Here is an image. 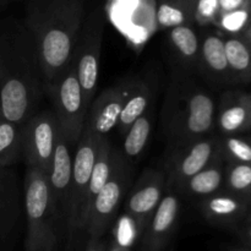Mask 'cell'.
<instances>
[{"mask_svg":"<svg viewBox=\"0 0 251 251\" xmlns=\"http://www.w3.org/2000/svg\"><path fill=\"white\" fill-rule=\"evenodd\" d=\"M46 97L43 70L24 22L0 31V115L24 126Z\"/></svg>","mask_w":251,"mask_h":251,"instance_id":"cell-1","label":"cell"},{"mask_svg":"<svg viewBox=\"0 0 251 251\" xmlns=\"http://www.w3.org/2000/svg\"><path fill=\"white\" fill-rule=\"evenodd\" d=\"M86 0H28L24 25L36 48L46 93L73 66Z\"/></svg>","mask_w":251,"mask_h":251,"instance_id":"cell-2","label":"cell"},{"mask_svg":"<svg viewBox=\"0 0 251 251\" xmlns=\"http://www.w3.org/2000/svg\"><path fill=\"white\" fill-rule=\"evenodd\" d=\"M217 105L212 96L184 74H176L167 88L162 126L169 149L211 136Z\"/></svg>","mask_w":251,"mask_h":251,"instance_id":"cell-3","label":"cell"},{"mask_svg":"<svg viewBox=\"0 0 251 251\" xmlns=\"http://www.w3.org/2000/svg\"><path fill=\"white\" fill-rule=\"evenodd\" d=\"M26 217L25 251H59L65 221L49 189L46 174L27 167L24 178Z\"/></svg>","mask_w":251,"mask_h":251,"instance_id":"cell-4","label":"cell"},{"mask_svg":"<svg viewBox=\"0 0 251 251\" xmlns=\"http://www.w3.org/2000/svg\"><path fill=\"white\" fill-rule=\"evenodd\" d=\"M131 181V166L122 151L113 150L112 171L107 183L96 196L85 226L87 240H98L105 237L117 218L124 202Z\"/></svg>","mask_w":251,"mask_h":251,"instance_id":"cell-5","label":"cell"},{"mask_svg":"<svg viewBox=\"0 0 251 251\" xmlns=\"http://www.w3.org/2000/svg\"><path fill=\"white\" fill-rule=\"evenodd\" d=\"M102 136L92 134L85 127L73 156V176L66 217L65 240L70 249L78 234H85L86 194L97 157Z\"/></svg>","mask_w":251,"mask_h":251,"instance_id":"cell-6","label":"cell"},{"mask_svg":"<svg viewBox=\"0 0 251 251\" xmlns=\"http://www.w3.org/2000/svg\"><path fill=\"white\" fill-rule=\"evenodd\" d=\"M105 20V12L102 7H97L85 17L76 47L74 64L87 110L96 97L98 86Z\"/></svg>","mask_w":251,"mask_h":251,"instance_id":"cell-7","label":"cell"},{"mask_svg":"<svg viewBox=\"0 0 251 251\" xmlns=\"http://www.w3.org/2000/svg\"><path fill=\"white\" fill-rule=\"evenodd\" d=\"M46 97L53 103V112L66 142L70 147H76L85 129L88 110L76 75L75 64L47 91Z\"/></svg>","mask_w":251,"mask_h":251,"instance_id":"cell-8","label":"cell"},{"mask_svg":"<svg viewBox=\"0 0 251 251\" xmlns=\"http://www.w3.org/2000/svg\"><path fill=\"white\" fill-rule=\"evenodd\" d=\"M104 12L134 49H141L158 29L156 0H107Z\"/></svg>","mask_w":251,"mask_h":251,"instance_id":"cell-9","label":"cell"},{"mask_svg":"<svg viewBox=\"0 0 251 251\" xmlns=\"http://www.w3.org/2000/svg\"><path fill=\"white\" fill-rule=\"evenodd\" d=\"M24 230V183L14 167H0V251L16 250Z\"/></svg>","mask_w":251,"mask_h":251,"instance_id":"cell-10","label":"cell"},{"mask_svg":"<svg viewBox=\"0 0 251 251\" xmlns=\"http://www.w3.org/2000/svg\"><path fill=\"white\" fill-rule=\"evenodd\" d=\"M60 135V126L53 110L37 112L22 126V158L47 176L54 150Z\"/></svg>","mask_w":251,"mask_h":251,"instance_id":"cell-11","label":"cell"},{"mask_svg":"<svg viewBox=\"0 0 251 251\" xmlns=\"http://www.w3.org/2000/svg\"><path fill=\"white\" fill-rule=\"evenodd\" d=\"M218 154L220 142L218 137L213 136L169 149L163 172L167 186L176 191L188 179L206 168Z\"/></svg>","mask_w":251,"mask_h":251,"instance_id":"cell-12","label":"cell"},{"mask_svg":"<svg viewBox=\"0 0 251 251\" xmlns=\"http://www.w3.org/2000/svg\"><path fill=\"white\" fill-rule=\"evenodd\" d=\"M136 82L135 80H124L93 98L86 118V129L97 136L107 137L117 127L125 102L134 91Z\"/></svg>","mask_w":251,"mask_h":251,"instance_id":"cell-13","label":"cell"},{"mask_svg":"<svg viewBox=\"0 0 251 251\" xmlns=\"http://www.w3.org/2000/svg\"><path fill=\"white\" fill-rule=\"evenodd\" d=\"M166 189L167 180L163 172L150 168L142 173L139 180L127 191L124 200V211L139 222L144 232L161 202Z\"/></svg>","mask_w":251,"mask_h":251,"instance_id":"cell-14","label":"cell"},{"mask_svg":"<svg viewBox=\"0 0 251 251\" xmlns=\"http://www.w3.org/2000/svg\"><path fill=\"white\" fill-rule=\"evenodd\" d=\"M180 210L178 193L167 186L161 202L152 215L144 234L141 251H163L176 227Z\"/></svg>","mask_w":251,"mask_h":251,"instance_id":"cell-15","label":"cell"},{"mask_svg":"<svg viewBox=\"0 0 251 251\" xmlns=\"http://www.w3.org/2000/svg\"><path fill=\"white\" fill-rule=\"evenodd\" d=\"M203 218L217 227H234L245 220L251 210V201L239 198L223 189L200 200Z\"/></svg>","mask_w":251,"mask_h":251,"instance_id":"cell-16","label":"cell"},{"mask_svg":"<svg viewBox=\"0 0 251 251\" xmlns=\"http://www.w3.org/2000/svg\"><path fill=\"white\" fill-rule=\"evenodd\" d=\"M71 147L66 142L65 137L61 134L59 135L58 142H56L55 150H54L53 158H51L50 167L47 173V180H48L49 189L63 215L65 221L66 228V217H68L69 207V196H70L71 176H73V154L70 152Z\"/></svg>","mask_w":251,"mask_h":251,"instance_id":"cell-17","label":"cell"},{"mask_svg":"<svg viewBox=\"0 0 251 251\" xmlns=\"http://www.w3.org/2000/svg\"><path fill=\"white\" fill-rule=\"evenodd\" d=\"M198 69L216 83L233 82L222 34L207 31L200 37Z\"/></svg>","mask_w":251,"mask_h":251,"instance_id":"cell-18","label":"cell"},{"mask_svg":"<svg viewBox=\"0 0 251 251\" xmlns=\"http://www.w3.org/2000/svg\"><path fill=\"white\" fill-rule=\"evenodd\" d=\"M216 126L222 135H238L251 129L249 93H225L216 113Z\"/></svg>","mask_w":251,"mask_h":251,"instance_id":"cell-19","label":"cell"},{"mask_svg":"<svg viewBox=\"0 0 251 251\" xmlns=\"http://www.w3.org/2000/svg\"><path fill=\"white\" fill-rule=\"evenodd\" d=\"M225 158L220 152V154L206 168L188 179L176 191L190 198H198L202 200L225 189Z\"/></svg>","mask_w":251,"mask_h":251,"instance_id":"cell-20","label":"cell"},{"mask_svg":"<svg viewBox=\"0 0 251 251\" xmlns=\"http://www.w3.org/2000/svg\"><path fill=\"white\" fill-rule=\"evenodd\" d=\"M169 44L183 68L198 69L200 37L194 25H181L169 29Z\"/></svg>","mask_w":251,"mask_h":251,"instance_id":"cell-21","label":"cell"},{"mask_svg":"<svg viewBox=\"0 0 251 251\" xmlns=\"http://www.w3.org/2000/svg\"><path fill=\"white\" fill-rule=\"evenodd\" d=\"M153 124L154 113L153 108L151 107L125 132L123 149L120 151L130 164L137 161L146 150L152 131H153Z\"/></svg>","mask_w":251,"mask_h":251,"instance_id":"cell-22","label":"cell"},{"mask_svg":"<svg viewBox=\"0 0 251 251\" xmlns=\"http://www.w3.org/2000/svg\"><path fill=\"white\" fill-rule=\"evenodd\" d=\"M225 47L233 82H250L251 44L242 36H227Z\"/></svg>","mask_w":251,"mask_h":251,"instance_id":"cell-23","label":"cell"},{"mask_svg":"<svg viewBox=\"0 0 251 251\" xmlns=\"http://www.w3.org/2000/svg\"><path fill=\"white\" fill-rule=\"evenodd\" d=\"M152 98H153V88L151 87V85L145 81H137L134 91L125 102L118 122L117 129L120 134L125 135L127 129L152 107Z\"/></svg>","mask_w":251,"mask_h":251,"instance_id":"cell-24","label":"cell"},{"mask_svg":"<svg viewBox=\"0 0 251 251\" xmlns=\"http://www.w3.org/2000/svg\"><path fill=\"white\" fill-rule=\"evenodd\" d=\"M196 0H158L157 28L171 29L181 25H194Z\"/></svg>","mask_w":251,"mask_h":251,"instance_id":"cell-25","label":"cell"},{"mask_svg":"<svg viewBox=\"0 0 251 251\" xmlns=\"http://www.w3.org/2000/svg\"><path fill=\"white\" fill-rule=\"evenodd\" d=\"M22 158V126L0 115V167H14Z\"/></svg>","mask_w":251,"mask_h":251,"instance_id":"cell-26","label":"cell"},{"mask_svg":"<svg viewBox=\"0 0 251 251\" xmlns=\"http://www.w3.org/2000/svg\"><path fill=\"white\" fill-rule=\"evenodd\" d=\"M225 190L251 201V164L227 162L225 172Z\"/></svg>","mask_w":251,"mask_h":251,"instance_id":"cell-27","label":"cell"},{"mask_svg":"<svg viewBox=\"0 0 251 251\" xmlns=\"http://www.w3.org/2000/svg\"><path fill=\"white\" fill-rule=\"evenodd\" d=\"M110 229H112L110 242L127 250H132L134 245L136 244L137 240L141 239L144 233L139 222L125 211L122 215L117 216Z\"/></svg>","mask_w":251,"mask_h":251,"instance_id":"cell-28","label":"cell"},{"mask_svg":"<svg viewBox=\"0 0 251 251\" xmlns=\"http://www.w3.org/2000/svg\"><path fill=\"white\" fill-rule=\"evenodd\" d=\"M220 152L225 161L251 164V142L237 135H222L218 137Z\"/></svg>","mask_w":251,"mask_h":251,"instance_id":"cell-29","label":"cell"},{"mask_svg":"<svg viewBox=\"0 0 251 251\" xmlns=\"http://www.w3.org/2000/svg\"><path fill=\"white\" fill-rule=\"evenodd\" d=\"M250 21V6H247L235 10V11L221 14L213 26L217 27L220 31L227 33L228 36H240L245 31Z\"/></svg>","mask_w":251,"mask_h":251,"instance_id":"cell-30","label":"cell"},{"mask_svg":"<svg viewBox=\"0 0 251 251\" xmlns=\"http://www.w3.org/2000/svg\"><path fill=\"white\" fill-rule=\"evenodd\" d=\"M220 16V0H196L194 22L199 26L215 25Z\"/></svg>","mask_w":251,"mask_h":251,"instance_id":"cell-31","label":"cell"},{"mask_svg":"<svg viewBox=\"0 0 251 251\" xmlns=\"http://www.w3.org/2000/svg\"><path fill=\"white\" fill-rule=\"evenodd\" d=\"M250 6V0H220V15Z\"/></svg>","mask_w":251,"mask_h":251,"instance_id":"cell-32","label":"cell"},{"mask_svg":"<svg viewBox=\"0 0 251 251\" xmlns=\"http://www.w3.org/2000/svg\"><path fill=\"white\" fill-rule=\"evenodd\" d=\"M239 235L247 249L251 250V216H247L239 228Z\"/></svg>","mask_w":251,"mask_h":251,"instance_id":"cell-33","label":"cell"},{"mask_svg":"<svg viewBox=\"0 0 251 251\" xmlns=\"http://www.w3.org/2000/svg\"><path fill=\"white\" fill-rule=\"evenodd\" d=\"M108 250V240L105 238L98 240H87L86 248L83 251H107Z\"/></svg>","mask_w":251,"mask_h":251,"instance_id":"cell-34","label":"cell"},{"mask_svg":"<svg viewBox=\"0 0 251 251\" xmlns=\"http://www.w3.org/2000/svg\"><path fill=\"white\" fill-rule=\"evenodd\" d=\"M240 36H242L243 38L245 39V41L249 42V43L251 44V21L249 22V25H248L247 28H245V31L243 32V33L240 34Z\"/></svg>","mask_w":251,"mask_h":251,"instance_id":"cell-35","label":"cell"},{"mask_svg":"<svg viewBox=\"0 0 251 251\" xmlns=\"http://www.w3.org/2000/svg\"><path fill=\"white\" fill-rule=\"evenodd\" d=\"M107 251H131V250L124 249V248L119 247V245L114 244V243H113V242L108 240V250Z\"/></svg>","mask_w":251,"mask_h":251,"instance_id":"cell-36","label":"cell"},{"mask_svg":"<svg viewBox=\"0 0 251 251\" xmlns=\"http://www.w3.org/2000/svg\"><path fill=\"white\" fill-rule=\"evenodd\" d=\"M233 251H251V250L247 249V248H245V249H238V250H233Z\"/></svg>","mask_w":251,"mask_h":251,"instance_id":"cell-37","label":"cell"},{"mask_svg":"<svg viewBox=\"0 0 251 251\" xmlns=\"http://www.w3.org/2000/svg\"><path fill=\"white\" fill-rule=\"evenodd\" d=\"M250 95V107H251V93H249Z\"/></svg>","mask_w":251,"mask_h":251,"instance_id":"cell-38","label":"cell"},{"mask_svg":"<svg viewBox=\"0 0 251 251\" xmlns=\"http://www.w3.org/2000/svg\"><path fill=\"white\" fill-rule=\"evenodd\" d=\"M4 1H6V0H0V2H4Z\"/></svg>","mask_w":251,"mask_h":251,"instance_id":"cell-39","label":"cell"},{"mask_svg":"<svg viewBox=\"0 0 251 251\" xmlns=\"http://www.w3.org/2000/svg\"><path fill=\"white\" fill-rule=\"evenodd\" d=\"M250 11H251V0H250Z\"/></svg>","mask_w":251,"mask_h":251,"instance_id":"cell-40","label":"cell"},{"mask_svg":"<svg viewBox=\"0 0 251 251\" xmlns=\"http://www.w3.org/2000/svg\"><path fill=\"white\" fill-rule=\"evenodd\" d=\"M249 140H250V142H251V136H250V137H249Z\"/></svg>","mask_w":251,"mask_h":251,"instance_id":"cell-41","label":"cell"}]
</instances>
